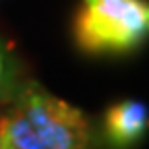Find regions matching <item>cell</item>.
Instances as JSON below:
<instances>
[{
	"mask_svg": "<svg viewBox=\"0 0 149 149\" xmlns=\"http://www.w3.org/2000/svg\"><path fill=\"white\" fill-rule=\"evenodd\" d=\"M0 149H46L25 114L15 104L0 116Z\"/></svg>",
	"mask_w": 149,
	"mask_h": 149,
	"instance_id": "4",
	"label": "cell"
},
{
	"mask_svg": "<svg viewBox=\"0 0 149 149\" xmlns=\"http://www.w3.org/2000/svg\"><path fill=\"white\" fill-rule=\"evenodd\" d=\"M147 104L141 100H120L104 112L102 133L112 149H130L147 135Z\"/></svg>",
	"mask_w": 149,
	"mask_h": 149,
	"instance_id": "3",
	"label": "cell"
},
{
	"mask_svg": "<svg viewBox=\"0 0 149 149\" xmlns=\"http://www.w3.org/2000/svg\"><path fill=\"white\" fill-rule=\"evenodd\" d=\"M46 149H91V122L85 112L52 95L33 81L25 83L15 100Z\"/></svg>",
	"mask_w": 149,
	"mask_h": 149,
	"instance_id": "2",
	"label": "cell"
},
{
	"mask_svg": "<svg viewBox=\"0 0 149 149\" xmlns=\"http://www.w3.org/2000/svg\"><path fill=\"white\" fill-rule=\"evenodd\" d=\"M10 77H13V60H10V52H8V48L2 44V40H0V93L8 89Z\"/></svg>",
	"mask_w": 149,
	"mask_h": 149,
	"instance_id": "5",
	"label": "cell"
},
{
	"mask_svg": "<svg viewBox=\"0 0 149 149\" xmlns=\"http://www.w3.org/2000/svg\"><path fill=\"white\" fill-rule=\"evenodd\" d=\"M149 31L145 0H83L72 21V37L87 54H126Z\"/></svg>",
	"mask_w": 149,
	"mask_h": 149,
	"instance_id": "1",
	"label": "cell"
}]
</instances>
